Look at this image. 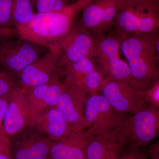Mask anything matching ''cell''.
<instances>
[{"label": "cell", "mask_w": 159, "mask_h": 159, "mask_svg": "<svg viewBox=\"0 0 159 159\" xmlns=\"http://www.w3.org/2000/svg\"><path fill=\"white\" fill-rule=\"evenodd\" d=\"M120 38V49L127 60L132 84L145 93L159 80V34H133Z\"/></svg>", "instance_id": "1"}, {"label": "cell", "mask_w": 159, "mask_h": 159, "mask_svg": "<svg viewBox=\"0 0 159 159\" xmlns=\"http://www.w3.org/2000/svg\"><path fill=\"white\" fill-rule=\"evenodd\" d=\"M91 0H77L59 11L36 13L28 24L16 28V34L48 49L55 48L68 32L77 15Z\"/></svg>", "instance_id": "2"}, {"label": "cell", "mask_w": 159, "mask_h": 159, "mask_svg": "<svg viewBox=\"0 0 159 159\" xmlns=\"http://www.w3.org/2000/svg\"><path fill=\"white\" fill-rule=\"evenodd\" d=\"M159 2L154 0H123L115 20L116 34L120 37L157 32Z\"/></svg>", "instance_id": "3"}, {"label": "cell", "mask_w": 159, "mask_h": 159, "mask_svg": "<svg viewBox=\"0 0 159 159\" xmlns=\"http://www.w3.org/2000/svg\"><path fill=\"white\" fill-rule=\"evenodd\" d=\"M49 49L24 39L15 30L0 34V68L19 74Z\"/></svg>", "instance_id": "4"}, {"label": "cell", "mask_w": 159, "mask_h": 159, "mask_svg": "<svg viewBox=\"0 0 159 159\" xmlns=\"http://www.w3.org/2000/svg\"><path fill=\"white\" fill-rule=\"evenodd\" d=\"M159 114L150 106L127 118L118 129V139L122 148L131 145L132 149L145 146L157 136Z\"/></svg>", "instance_id": "5"}, {"label": "cell", "mask_w": 159, "mask_h": 159, "mask_svg": "<svg viewBox=\"0 0 159 159\" xmlns=\"http://www.w3.org/2000/svg\"><path fill=\"white\" fill-rule=\"evenodd\" d=\"M95 39L93 61L97 60L104 78L132 84L128 64L120 57V37L116 33H103Z\"/></svg>", "instance_id": "6"}, {"label": "cell", "mask_w": 159, "mask_h": 159, "mask_svg": "<svg viewBox=\"0 0 159 159\" xmlns=\"http://www.w3.org/2000/svg\"><path fill=\"white\" fill-rule=\"evenodd\" d=\"M125 114L114 108L102 95H90L86 102L84 117L88 133L104 135L121 126L127 119Z\"/></svg>", "instance_id": "7"}, {"label": "cell", "mask_w": 159, "mask_h": 159, "mask_svg": "<svg viewBox=\"0 0 159 159\" xmlns=\"http://www.w3.org/2000/svg\"><path fill=\"white\" fill-rule=\"evenodd\" d=\"M114 108L121 113L135 114L150 106L145 93L128 82L104 78L99 91Z\"/></svg>", "instance_id": "8"}, {"label": "cell", "mask_w": 159, "mask_h": 159, "mask_svg": "<svg viewBox=\"0 0 159 159\" xmlns=\"http://www.w3.org/2000/svg\"><path fill=\"white\" fill-rule=\"evenodd\" d=\"M64 76L60 54L57 48L49 49L19 74L22 88L29 89Z\"/></svg>", "instance_id": "9"}, {"label": "cell", "mask_w": 159, "mask_h": 159, "mask_svg": "<svg viewBox=\"0 0 159 159\" xmlns=\"http://www.w3.org/2000/svg\"><path fill=\"white\" fill-rule=\"evenodd\" d=\"M95 37L81 22L73 24L70 29L59 41L55 48L60 54L63 67L88 57L93 59Z\"/></svg>", "instance_id": "10"}, {"label": "cell", "mask_w": 159, "mask_h": 159, "mask_svg": "<svg viewBox=\"0 0 159 159\" xmlns=\"http://www.w3.org/2000/svg\"><path fill=\"white\" fill-rule=\"evenodd\" d=\"M12 159H48L52 142L35 126H29L10 139Z\"/></svg>", "instance_id": "11"}, {"label": "cell", "mask_w": 159, "mask_h": 159, "mask_svg": "<svg viewBox=\"0 0 159 159\" xmlns=\"http://www.w3.org/2000/svg\"><path fill=\"white\" fill-rule=\"evenodd\" d=\"M123 0H91L83 8L80 22L89 32L110 31Z\"/></svg>", "instance_id": "12"}, {"label": "cell", "mask_w": 159, "mask_h": 159, "mask_svg": "<svg viewBox=\"0 0 159 159\" xmlns=\"http://www.w3.org/2000/svg\"><path fill=\"white\" fill-rule=\"evenodd\" d=\"M88 95L82 89L65 81L56 107L73 130L87 128L84 109Z\"/></svg>", "instance_id": "13"}, {"label": "cell", "mask_w": 159, "mask_h": 159, "mask_svg": "<svg viewBox=\"0 0 159 159\" xmlns=\"http://www.w3.org/2000/svg\"><path fill=\"white\" fill-rule=\"evenodd\" d=\"M29 126H31V113L25 90L19 88L8 96L3 130L10 139Z\"/></svg>", "instance_id": "14"}, {"label": "cell", "mask_w": 159, "mask_h": 159, "mask_svg": "<svg viewBox=\"0 0 159 159\" xmlns=\"http://www.w3.org/2000/svg\"><path fill=\"white\" fill-rule=\"evenodd\" d=\"M63 68L66 82L82 89L88 95L97 93L99 91L104 76L89 57L66 65Z\"/></svg>", "instance_id": "15"}, {"label": "cell", "mask_w": 159, "mask_h": 159, "mask_svg": "<svg viewBox=\"0 0 159 159\" xmlns=\"http://www.w3.org/2000/svg\"><path fill=\"white\" fill-rule=\"evenodd\" d=\"M65 85L61 78L48 83L25 90L31 117V126L38 118L50 108L56 107L57 100Z\"/></svg>", "instance_id": "16"}, {"label": "cell", "mask_w": 159, "mask_h": 159, "mask_svg": "<svg viewBox=\"0 0 159 159\" xmlns=\"http://www.w3.org/2000/svg\"><path fill=\"white\" fill-rule=\"evenodd\" d=\"M96 136L86 129L73 130L66 138L52 142L48 159H84L87 148Z\"/></svg>", "instance_id": "17"}, {"label": "cell", "mask_w": 159, "mask_h": 159, "mask_svg": "<svg viewBox=\"0 0 159 159\" xmlns=\"http://www.w3.org/2000/svg\"><path fill=\"white\" fill-rule=\"evenodd\" d=\"M34 126L52 142L66 138L73 131L56 107L50 108L39 117Z\"/></svg>", "instance_id": "18"}, {"label": "cell", "mask_w": 159, "mask_h": 159, "mask_svg": "<svg viewBox=\"0 0 159 159\" xmlns=\"http://www.w3.org/2000/svg\"><path fill=\"white\" fill-rule=\"evenodd\" d=\"M117 129L107 134L96 136L87 148L84 159H104L111 151L121 150Z\"/></svg>", "instance_id": "19"}, {"label": "cell", "mask_w": 159, "mask_h": 159, "mask_svg": "<svg viewBox=\"0 0 159 159\" xmlns=\"http://www.w3.org/2000/svg\"><path fill=\"white\" fill-rule=\"evenodd\" d=\"M36 12L32 0H13L11 27L13 29L28 24Z\"/></svg>", "instance_id": "20"}, {"label": "cell", "mask_w": 159, "mask_h": 159, "mask_svg": "<svg viewBox=\"0 0 159 159\" xmlns=\"http://www.w3.org/2000/svg\"><path fill=\"white\" fill-rule=\"evenodd\" d=\"M21 88L18 76L0 68V97L9 96L14 90Z\"/></svg>", "instance_id": "21"}, {"label": "cell", "mask_w": 159, "mask_h": 159, "mask_svg": "<svg viewBox=\"0 0 159 159\" xmlns=\"http://www.w3.org/2000/svg\"><path fill=\"white\" fill-rule=\"evenodd\" d=\"M13 0H0V34L14 31L11 27Z\"/></svg>", "instance_id": "22"}, {"label": "cell", "mask_w": 159, "mask_h": 159, "mask_svg": "<svg viewBox=\"0 0 159 159\" xmlns=\"http://www.w3.org/2000/svg\"><path fill=\"white\" fill-rule=\"evenodd\" d=\"M36 13L59 11L70 5L69 0H32Z\"/></svg>", "instance_id": "23"}, {"label": "cell", "mask_w": 159, "mask_h": 159, "mask_svg": "<svg viewBox=\"0 0 159 159\" xmlns=\"http://www.w3.org/2000/svg\"><path fill=\"white\" fill-rule=\"evenodd\" d=\"M145 99L151 106L158 109L159 106V81L158 80L150 89L145 92Z\"/></svg>", "instance_id": "24"}, {"label": "cell", "mask_w": 159, "mask_h": 159, "mask_svg": "<svg viewBox=\"0 0 159 159\" xmlns=\"http://www.w3.org/2000/svg\"><path fill=\"white\" fill-rule=\"evenodd\" d=\"M0 159H12L10 148V139L0 136Z\"/></svg>", "instance_id": "25"}, {"label": "cell", "mask_w": 159, "mask_h": 159, "mask_svg": "<svg viewBox=\"0 0 159 159\" xmlns=\"http://www.w3.org/2000/svg\"><path fill=\"white\" fill-rule=\"evenodd\" d=\"M8 96L0 97V136H6L3 130V122L8 104Z\"/></svg>", "instance_id": "26"}, {"label": "cell", "mask_w": 159, "mask_h": 159, "mask_svg": "<svg viewBox=\"0 0 159 159\" xmlns=\"http://www.w3.org/2000/svg\"><path fill=\"white\" fill-rule=\"evenodd\" d=\"M119 151L117 150H111L107 154L104 159H119L117 157V153Z\"/></svg>", "instance_id": "27"}, {"label": "cell", "mask_w": 159, "mask_h": 159, "mask_svg": "<svg viewBox=\"0 0 159 159\" xmlns=\"http://www.w3.org/2000/svg\"><path fill=\"white\" fill-rule=\"evenodd\" d=\"M119 159H139L138 157L135 154L133 153L125 155L124 156L119 158Z\"/></svg>", "instance_id": "28"}, {"label": "cell", "mask_w": 159, "mask_h": 159, "mask_svg": "<svg viewBox=\"0 0 159 159\" xmlns=\"http://www.w3.org/2000/svg\"><path fill=\"white\" fill-rule=\"evenodd\" d=\"M132 1H141V0H132ZM154 1H157V2H158L159 0H154Z\"/></svg>", "instance_id": "29"}]
</instances>
